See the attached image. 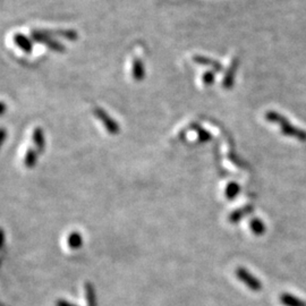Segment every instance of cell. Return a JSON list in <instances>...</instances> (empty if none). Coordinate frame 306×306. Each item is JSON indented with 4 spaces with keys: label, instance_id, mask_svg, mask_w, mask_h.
<instances>
[{
    "label": "cell",
    "instance_id": "cell-2",
    "mask_svg": "<svg viewBox=\"0 0 306 306\" xmlns=\"http://www.w3.org/2000/svg\"><path fill=\"white\" fill-rule=\"evenodd\" d=\"M236 275L244 285H246L253 291H260L262 289V283L260 280L247 271L245 268H238L236 270Z\"/></svg>",
    "mask_w": 306,
    "mask_h": 306
},
{
    "label": "cell",
    "instance_id": "cell-19",
    "mask_svg": "<svg viewBox=\"0 0 306 306\" xmlns=\"http://www.w3.org/2000/svg\"><path fill=\"white\" fill-rule=\"evenodd\" d=\"M202 81H203L204 85H206V86H209V85L212 84L213 81H214L213 72H211V71L205 72L204 74H203V76H202Z\"/></svg>",
    "mask_w": 306,
    "mask_h": 306
},
{
    "label": "cell",
    "instance_id": "cell-12",
    "mask_svg": "<svg viewBox=\"0 0 306 306\" xmlns=\"http://www.w3.org/2000/svg\"><path fill=\"white\" fill-rule=\"evenodd\" d=\"M280 301L285 306H306L304 300L297 298V297L290 294H282L280 296Z\"/></svg>",
    "mask_w": 306,
    "mask_h": 306
},
{
    "label": "cell",
    "instance_id": "cell-3",
    "mask_svg": "<svg viewBox=\"0 0 306 306\" xmlns=\"http://www.w3.org/2000/svg\"><path fill=\"white\" fill-rule=\"evenodd\" d=\"M31 36L34 41L47 45L49 49L56 51V53H64L65 51V47L62 45V43L53 40L51 37L48 36L45 31H32Z\"/></svg>",
    "mask_w": 306,
    "mask_h": 306
},
{
    "label": "cell",
    "instance_id": "cell-17",
    "mask_svg": "<svg viewBox=\"0 0 306 306\" xmlns=\"http://www.w3.org/2000/svg\"><path fill=\"white\" fill-rule=\"evenodd\" d=\"M239 191H240V187L239 185L235 183V182H231L227 185V187L225 189V196L226 199H228L229 201H232L234 199H236L237 195L239 194Z\"/></svg>",
    "mask_w": 306,
    "mask_h": 306
},
{
    "label": "cell",
    "instance_id": "cell-9",
    "mask_svg": "<svg viewBox=\"0 0 306 306\" xmlns=\"http://www.w3.org/2000/svg\"><path fill=\"white\" fill-rule=\"evenodd\" d=\"M32 139H33V143L34 145H36L38 152L42 153L46 149V141H45V136H43L42 129L40 127L34 128Z\"/></svg>",
    "mask_w": 306,
    "mask_h": 306
},
{
    "label": "cell",
    "instance_id": "cell-5",
    "mask_svg": "<svg viewBox=\"0 0 306 306\" xmlns=\"http://www.w3.org/2000/svg\"><path fill=\"white\" fill-rule=\"evenodd\" d=\"M253 212V205L248 204V205H245V206H242V208L237 209L235 211H232V212L229 214V221L231 223H237L239 222L240 220L244 217H246V215L251 214Z\"/></svg>",
    "mask_w": 306,
    "mask_h": 306
},
{
    "label": "cell",
    "instance_id": "cell-6",
    "mask_svg": "<svg viewBox=\"0 0 306 306\" xmlns=\"http://www.w3.org/2000/svg\"><path fill=\"white\" fill-rule=\"evenodd\" d=\"M237 67H238V59H234L230 65V67L228 68V71L225 75V79H223L222 81V86L225 89H230L232 88V85H234Z\"/></svg>",
    "mask_w": 306,
    "mask_h": 306
},
{
    "label": "cell",
    "instance_id": "cell-8",
    "mask_svg": "<svg viewBox=\"0 0 306 306\" xmlns=\"http://www.w3.org/2000/svg\"><path fill=\"white\" fill-rule=\"evenodd\" d=\"M14 42L17 47H20V48L24 51V53L30 54L32 51V42L30 41V39H28L27 37L24 36V34L17 33L14 36Z\"/></svg>",
    "mask_w": 306,
    "mask_h": 306
},
{
    "label": "cell",
    "instance_id": "cell-20",
    "mask_svg": "<svg viewBox=\"0 0 306 306\" xmlns=\"http://www.w3.org/2000/svg\"><path fill=\"white\" fill-rule=\"evenodd\" d=\"M56 306H77L75 304H72L70 301L65 300V299H58L57 303H56Z\"/></svg>",
    "mask_w": 306,
    "mask_h": 306
},
{
    "label": "cell",
    "instance_id": "cell-4",
    "mask_svg": "<svg viewBox=\"0 0 306 306\" xmlns=\"http://www.w3.org/2000/svg\"><path fill=\"white\" fill-rule=\"evenodd\" d=\"M94 115L97 116L99 120L103 124L106 131L109 133L111 135H116L119 133V125L115 122V120L108 115L105 110L101 109V108H96L94 109Z\"/></svg>",
    "mask_w": 306,
    "mask_h": 306
},
{
    "label": "cell",
    "instance_id": "cell-16",
    "mask_svg": "<svg viewBox=\"0 0 306 306\" xmlns=\"http://www.w3.org/2000/svg\"><path fill=\"white\" fill-rule=\"evenodd\" d=\"M48 36H59L70 41H75L77 40V33L72 30H59V31H45Z\"/></svg>",
    "mask_w": 306,
    "mask_h": 306
},
{
    "label": "cell",
    "instance_id": "cell-11",
    "mask_svg": "<svg viewBox=\"0 0 306 306\" xmlns=\"http://www.w3.org/2000/svg\"><path fill=\"white\" fill-rule=\"evenodd\" d=\"M68 247L71 249H79L83 245V237L77 231H73L70 234L67 238Z\"/></svg>",
    "mask_w": 306,
    "mask_h": 306
},
{
    "label": "cell",
    "instance_id": "cell-7",
    "mask_svg": "<svg viewBox=\"0 0 306 306\" xmlns=\"http://www.w3.org/2000/svg\"><path fill=\"white\" fill-rule=\"evenodd\" d=\"M192 59H193L194 63L202 65V66H210V67H212L215 72H220L222 70L221 65L219 64L218 62H215V60L211 59V58L204 57V56L195 55V56H193Z\"/></svg>",
    "mask_w": 306,
    "mask_h": 306
},
{
    "label": "cell",
    "instance_id": "cell-18",
    "mask_svg": "<svg viewBox=\"0 0 306 306\" xmlns=\"http://www.w3.org/2000/svg\"><path fill=\"white\" fill-rule=\"evenodd\" d=\"M194 128H195V132L197 133V136H199V140L201 142H208L211 140V134L209 132H206L205 129H203L200 126H196V125H194Z\"/></svg>",
    "mask_w": 306,
    "mask_h": 306
},
{
    "label": "cell",
    "instance_id": "cell-14",
    "mask_svg": "<svg viewBox=\"0 0 306 306\" xmlns=\"http://www.w3.org/2000/svg\"><path fill=\"white\" fill-rule=\"evenodd\" d=\"M249 228L254 235L256 236H262L265 232V225L264 222L258 218H254L249 222Z\"/></svg>",
    "mask_w": 306,
    "mask_h": 306
},
{
    "label": "cell",
    "instance_id": "cell-13",
    "mask_svg": "<svg viewBox=\"0 0 306 306\" xmlns=\"http://www.w3.org/2000/svg\"><path fill=\"white\" fill-rule=\"evenodd\" d=\"M85 295H86V301H88V306H98L96 289H94V287L91 282L85 283Z\"/></svg>",
    "mask_w": 306,
    "mask_h": 306
},
{
    "label": "cell",
    "instance_id": "cell-1",
    "mask_svg": "<svg viewBox=\"0 0 306 306\" xmlns=\"http://www.w3.org/2000/svg\"><path fill=\"white\" fill-rule=\"evenodd\" d=\"M265 119L270 123L279 125L280 131H281L283 135L294 137V139L300 142L306 141V132H304L303 129L295 127L294 125L288 122V119L283 117L282 115H279L278 113H275V111H269V113L265 114Z\"/></svg>",
    "mask_w": 306,
    "mask_h": 306
},
{
    "label": "cell",
    "instance_id": "cell-15",
    "mask_svg": "<svg viewBox=\"0 0 306 306\" xmlns=\"http://www.w3.org/2000/svg\"><path fill=\"white\" fill-rule=\"evenodd\" d=\"M38 162V152L36 150L33 149H29L27 151V153H25V158H24V165L29 169H32V168L36 167Z\"/></svg>",
    "mask_w": 306,
    "mask_h": 306
},
{
    "label": "cell",
    "instance_id": "cell-10",
    "mask_svg": "<svg viewBox=\"0 0 306 306\" xmlns=\"http://www.w3.org/2000/svg\"><path fill=\"white\" fill-rule=\"evenodd\" d=\"M132 75L133 79L135 81H142L144 79V67L143 63L141 62L139 58H135L133 60V67H132Z\"/></svg>",
    "mask_w": 306,
    "mask_h": 306
}]
</instances>
